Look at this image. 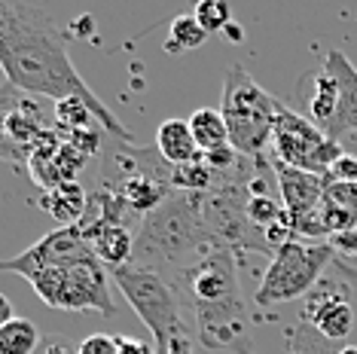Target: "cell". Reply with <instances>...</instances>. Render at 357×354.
<instances>
[{"label": "cell", "mask_w": 357, "mask_h": 354, "mask_svg": "<svg viewBox=\"0 0 357 354\" xmlns=\"http://www.w3.org/2000/svg\"><path fill=\"white\" fill-rule=\"evenodd\" d=\"M68 40L70 31L61 28L43 6L0 0V70L6 77V86L31 98H83L95 110L104 132L119 144H135V134L79 77Z\"/></svg>", "instance_id": "cell-1"}, {"label": "cell", "mask_w": 357, "mask_h": 354, "mask_svg": "<svg viewBox=\"0 0 357 354\" xmlns=\"http://www.w3.org/2000/svg\"><path fill=\"white\" fill-rule=\"evenodd\" d=\"M211 245H217V238L205 223L202 196H168V202L144 217L141 236L135 238L132 266L150 272H156L159 266H183Z\"/></svg>", "instance_id": "cell-2"}, {"label": "cell", "mask_w": 357, "mask_h": 354, "mask_svg": "<svg viewBox=\"0 0 357 354\" xmlns=\"http://www.w3.org/2000/svg\"><path fill=\"white\" fill-rule=\"evenodd\" d=\"M113 281H116L119 293L126 296V302L135 309V315L153 333L159 354L192 351L196 327L186 321L181 296L159 272L137 269L128 263L123 269H113Z\"/></svg>", "instance_id": "cell-3"}, {"label": "cell", "mask_w": 357, "mask_h": 354, "mask_svg": "<svg viewBox=\"0 0 357 354\" xmlns=\"http://www.w3.org/2000/svg\"><path fill=\"white\" fill-rule=\"evenodd\" d=\"M275 110H278V98L266 92L241 64L226 68L220 114L229 128V147L241 159H254V162L263 159L266 144L272 141Z\"/></svg>", "instance_id": "cell-4"}, {"label": "cell", "mask_w": 357, "mask_h": 354, "mask_svg": "<svg viewBox=\"0 0 357 354\" xmlns=\"http://www.w3.org/2000/svg\"><path fill=\"white\" fill-rule=\"evenodd\" d=\"M336 263L330 241L290 238L272 254L263 281L257 287V305H281L299 296H308L324 281V269Z\"/></svg>", "instance_id": "cell-5"}, {"label": "cell", "mask_w": 357, "mask_h": 354, "mask_svg": "<svg viewBox=\"0 0 357 354\" xmlns=\"http://www.w3.org/2000/svg\"><path fill=\"white\" fill-rule=\"evenodd\" d=\"M34 293L46 305L59 311H101L113 315L110 281L101 263H79L61 266V269H40L25 278Z\"/></svg>", "instance_id": "cell-6"}, {"label": "cell", "mask_w": 357, "mask_h": 354, "mask_svg": "<svg viewBox=\"0 0 357 354\" xmlns=\"http://www.w3.org/2000/svg\"><path fill=\"white\" fill-rule=\"evenodd\" d=\"M272 159L299 168L308 174H321L327 177L339 156H342V144L333 141L324 128H318L308 116L296 114L294 107L278 101L275 110V128H272Z\"/></svg>", "instance_id": "cell-7"}, {"label": "cell", "mask_w": 357, "mask_h": 354, "mask_svg": "<svg viewBox=\"0 0 357 354\" xmlns=\"http://www.w3.org/2000/svg\"><path fill=\"white\" fill-rule=\"evenodd\" d=\"M177 281L183 287V309H196V305H217L229 302L241 296L238 287V260L235 251L223 241L205 247L196 263L177 269Z\"/></svg>", "instance_id": "cell-8"}, {"label": "cell", "mask_w": 357, "mask_h": 354, "mask_svg": "<svg viewBox=\"0 0 357 354\" xmlns=\"http://www.w3.org/2000/svg\"><path fill=\"white\" fill-rule=\"evenodd\" d=\"M79 263H98V256H95L86 232L77 223V226H59L46 232L28 251L0 260V272H15V275L28 278L31 272L40 269H61V266H79Z\"/></svg>", "instance_id": "cell-9"}, {"label": "cell", "mask_w": 357, "mask_h": 354, "mask_svg": "<svg viewBox=\"0 0 357 354\" xmlns=\"http://www.w3.org/2000/svg\"><path fill=\"white\" fill-rule=\"evenodd\" d=\"M196 339L211 351H248V309L245 300H229L217 305H196L192 309Z\"/></svg>", "instance_id": "cell-10"}, {"label": "cell", "mask_w": 357, "mask_h": 354, "mask_svg": "<svg viewBox=\"0 0 357 354\" xmlns=\"http://www.w3.org/2000/svg\"><path fill=\"white\" fill-rule=\"evenodd\" d=\"M303 324H308L327 342H345L354 330V305L336 287V281H321L314 293L305 296Z\"/></svg>", "instance_id": "cell-11"}, {"label": "cell", "mask_w": 357, "mask_h": 354, "mask_svg": "<svg viewBox=\"0 0 357 354\" xmlns=\"http://www.w3.org/2000/svg\"><path fill=\"white\" fill-rule=\"evenodd\" d=\"M272 168H275V180H278L281 205L290 217V229L321 211L324 192H327V177L299 171V168H290L278 162V159H272Z\"/></svg>", "instance_id": "cell-12"}, {"label": "cell", "mask_w": 357, "mask_h": 354, "mask_svg": "<svg viewBox=\"0 0 357 354\" xmlns=\"http://www.w3.org/2000/svg\"><path fill=\"white\" fill-rule=\"evenodd\" d=\"M324 70L339 83V110L327 134L333 141H342L345 134H357V68L342 49H330L324 55Z\"/></svg>", "instance_id": "cell-13"}, {"label": "cell", "mask_w": 357, "mask_h": 354, "mask_svg": "<svg viewBox=\"0 0 357 354\" xmlns=\"http://www.w3.org/2000/svg\"><path fill=\"white\" fill-rule=\"evenodd\" d=\"M86 232L89 245H92L95 256L101 266L110 269H123L135 256V238L123 223H92V226H79Z\"/></svg>", "instance_id": "cell-14"}, {"label": "cell", "mask_w": 357, "mask_h": 354, "mask_svg": "<svg viewBox=\"0 0 357 354\" xmlns=\"http://www.w3.org/2000/svg\"><path fill=\"white\" fill-rule=\"evenodd\" d=\"M321 226L327 241L339 232L357 229V183H327L321 205Z\"/></svg>", "instance_id": "cell-15"}, {"label": "cell", "mask_w": 357, "mask_h": 354, "mask_svg": "<svg viewBox=\"0 0 357 354\" xmlns=\"http://www.w3.org/2000/svg\"><path fill=\"white\" fill-rule=\"evenodd\" d=\"M156 153L168 165H190L202 159V150L196 147V138L190 132L186 119H165L156 132Z\"/></svg>", "instance_id": "cell-16"}, {"label": "cell", "mask_w": 357, "mask_h": 354, "mask_svg": "<svg viewBox=\"0 0 357 354\" xmlns=\"http://www.w3.org/2000/svg\"><path fill=\"white\" fill-rule=\"evenodd\" d=\"M40 208L52 217L59 226H77L79 220L86 217V208H89V196L79 183H61L55 190H46L40 196Z\"/></svg>", "instance_id": "cell-17"}, {"label": "cell", "mask_w": 357, "mask_h": 354, "mask_svg": "<svg viewBox=\"0 0 357 354\" xmlns=\"http://www.w3.org/2000/svg\"><path fill=\"white\" fill-rule=\"evenodd\" d=\"M186 123H190V132L196 138V147L202 150V156L229 147V128H226V119L217 107H202Z\"/></svg>", "instance_id": "cell-18"}, {"label": "cell", "mask_w": 357, "mask_h": 354, "mask_svg": "<svg viewBox=\"0 0 357 354\" xmlns=\"http://www.w3.org/2000/svg\"><path fill=\"white\" fill-rule=\"evenodd\" d=\"M336 110H339V83L333 74L321 70V74H314V92L308 98V119L327 132Z\"/></svg>", "instance_id": "cell-19"}, {"label": "cell", "mask_w": 357, "mask_h": 354, "mask_svg": "<svg viewBox=\"0 0 357 354\" xmlns=\"http://www.w3.org/2000/svg\"><path fill=\"white\" fill-rule=\"evenodd\" d=\"M40 345H43V336L28 318H13L0 330V354H34Z\"/></svg>", "instance_id": "cell-20"}, {"label": "cell", "mask_w": 357, "mask_h": 354, "mask_svg": "<svg viewBox=\"0 0 357 354\" xmlns=\"http://www.w3.org/2000/svg\"><path fill=\"white\" fill-rule=\"evenodd\" d=\"M168 183H172V190H177V192L205 196V192L214 190L217 171H211V165L205 162V159H196V162H190V165H174Z\"/></svg>", "instance_id": "cell-21"}, {"label": "cell", "mask_w": 357, "mask_h": 354, "mask_svg": "<svg viewBox=\"0 0 357 354\" xmlns=\"http://www.w3.org/2000/svg\"><path fill=\"white\" fill-rule=\"evenodd\" d=\"M208 40V31L196 22V15H177L168 25V40H165V52L168 55H183V52H192L199 49L202 43Z\"/></svg>", "instance_id": "cell-22"}, {"label": "cell", "mask_w": 357, "mask_h": 354, "mask_svg": "<svg viewBox=\"0 0 357 354\" xmlns=\"http://www.w3.org/2000/svg\"><path fill=\"white\" fill-rule=\"evenodd\" d=\"M55 128L59 132H89V128H95L98 123V116H95V110L89 107L83 98H64V101H55Z\"/></svg>", "instance_id": "cell-23"}, {"label": "cell", "mask_w": 357, "mask_h": 354, "mask_svg": "<svg viewBox=\"0 0 357 354\" xmlns=\"http://www.w3.org/2000/svg\"><path fill=\"white\" fill-rule=\"evenodd\" d=\"M192 15H196V22L208 31V37L220 34V31L232 25V6L226 3V0H202L196 10H192Z\"/></svg>", "instance_id": "cell-24"}, {"label": "cell", "mask_w": 357, "mask_h": 354, "mask_svg": "<svg viewBox=\"0 0 357 354\" xmlns=\"http://www.w3.org/2000/svg\"><path fill=\"white\" fill-rule=\"evenodd\" d=\"M327 183H357V156L342 153L327 171Z\"/></svg>", "instance_id": "cell-25"}, {"label": "cell", "mask_w": 357, "mask_h": 354, "mask_svg": "<svg viewBox=\"0 0 357 354\" xmlns=\"http://www.w3.org/2000/svg\"><path fill=\"white\" fill-rule=\"evenodd\" d=\"M79 354H116V339L107 333H92L79 342Z\"/></svg>", "instance_id": "cell-26"}, {"label": "cell", "mask_w": 357, "mask_h": 354, "mask_svg": "<svg viewBox=\"0 0 357 354\" xmlns=\"http://www.w3.org/2000/svg\"><path fill=\"white\" fill-rule=\"evenodd\" d=\"M116 339V354H159L156 342H144L137 336H113Z\"/></svg>", "instance_id": "cell-27"}, {"label": "cell", "mask_w": 357, "mask_h": 354, "mask_svg": "<svg viewBox=\"0 0 357 354\" xmlns=\"http://www.w3.org/2000/svg\"><path fill=\"white\" fill-rule=\"evenodd\" d=\"M333 269H336V278L357 296V260H342V256H336Z\"/></svg>", "instance_id": "cell-28"}, {"label": "cell", "mask_w": 357, "mask_h": 354, "mask_svg": "<svg viewBox=\"0 0 357 354\" xmlns=\"http://www.w3.org/2000/svg\"><path fill=\"white\" fill-rule=\"evenodd\" d=\"M43 354H79V348H70V342L64 336H50L43 342Z\"/></svg>", "instance_id": "cell-29"}, {"label": "cell", "mask_w": 357, "mask_h": 354, "mask_svg": "<svg viewBox=\"0 0 357 354\" xmlns=\"http://www.w3.org/2000/svg\"><path fill=\"white\" fill-rule=\"evenodd\" d=\"M15 318V309H13V302H10V296H3L0 293V330H3L10 321Z\"/></svg>", "instance_id": "cell-30"}, {"label": "cell", "mask_w": 357, "mask_h": 354, "mask_svg": "<svg viewBox=\"0 0 357 354\" xmlns=\"http://www.w3.org/2000/svg\"><path fill=\"white\" fill-rule=\"evenodd\" d=\"M223 34H226V37H229V40H235V43H238V40H241V37H245V31H238V28H235V25H229V28H226V31H223Z\"/></svg>", "instance_id": "cell-31"}, {"label": "cell", "mask_w": 357, "mask_h": 354, "mask_svg": "<svg viewBox=\"0 0 357 354\" xmlns=\"http://www.w3.org/2000/svg\"><path fill=\"white\" fill-rule=\"evenodd\" d=\"M339 354H357V345H342V348H339Z\"/></svg>", "instance_id": "cell-32"}, {"label": "cell", "mask_w": 357, "mask_h": 354, "mask_svg": "<svg viewBox=\"0 0 357 354\" xmlns=\"http://www.w3.org/2000/svg\"><path fill=\"white\" fill-rule=\"evenodd\" d=\"M172 354H192V351H172Z\"/></svg>", "instance_id": "cell-33"}, {"label": "cell", "mask_w": 357, "mask_h": 354, "mask_svg": "<svg viewBox=\"0 0 357 354\" xmlns=\"http://www.w3.org/2000/svg\"><path fill=\"white\" fill-rule=\"evenodd\" d=\"M290 354H305V351H299V348H294V351H290Z\"/></svg>", "instance_id": "cell-34"}]
</instances>
